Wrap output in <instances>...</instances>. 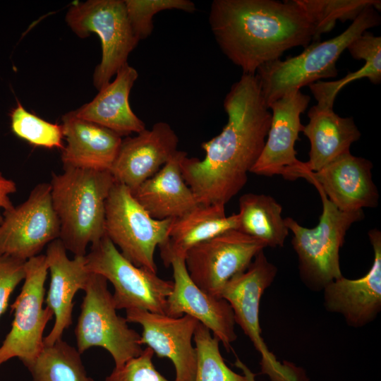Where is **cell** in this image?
I'll use <instances>...</instances> for the list:
<instances>
[{
    "instance_id": "1",
    "label": "cell",
    "mask_w": 381,
    "mask_h": 381,
    "mask_svg": "<svg viewBox=\"0 0 381 381\" xmlns=\"http://www.w3.org/2000/svg\"><path fill=\"white\" fill-rule=\"evenodd\" d=\"M228 116L222 132L203 142L202 159L187 156L181 164L183 178L200 205H224L248 181L260 157L271 123L255 74H244L224 99Z\"/></svg>"
},
{
    "instance_id": "2",
    "label": "cell",
    "mask_w": 381,
    "mask_h": 381,
    "mask_svg": "<svg viewBox=\"0 0 381 381\" xmlns=\"http://www.w3.org/2000/svg\"><path fill=\"white\" fill-rule=\"evenodd\" d=\"M208 19L219 49L244 74H255L290 49L306 48L315 35L296 0H214Z\"/></svg>"
},
{
    "instance_id": "3",
    "label": "cell",
    "mask_w": 381,
    "mask_h": 381,
    "mask_svg": "<svg viewBox=\"0 0 381 381\" xmlns=\"http://www.w3.org/2000/svg\"><path fill=\"white\" fill-rule=\"evenodd\" d=\"M109 171L64 167L52 173L51 197L60 225L59 238L74 256L105 236V204L115 183Z\"/></svg>"
},
{
    "instance_id": "4",
    "label": "cell",
    "mask_w": 381,
    "mask_h": 381,
    "mask_svg": "<svg viewBox=\"0 0 381 381\" xmlns=\"http://www.w3.org/2000/svg\"><path fill=\"white\" fill-rule=\"evenodd\" d=\"M380 23L378 11L374 7L366 8L335 37L312 42L298 55L260 66L255 75L267 108L287 92L336 77V64L343 52L364 32L379 26Z\"/></svg>"
},
{
    "instance_id": "5",
    "label": "cell",
    "mask_w": 381,
    "mask_h": 381,
    "mask_svg": "<svg viewBox=\"0 0 381 381\" xmlns=\"http://www.w3.org/2000/svg\"><path fill=\"white\" fill-rule=\"evenodd\" d=\"M321 198L322 211L314 228L300 225L291 217L284 219L292 232L291 243L298 259L299 272L305 284L314 290L323 289L342 277L339 250L351 225L364 218L363 210L343 212L316 188Z\"/></svg>"
},
{
    "instance_id": "6",
    "label": "cell",
    "mask_w": 381,
    "mask_h": 381,
    "mask_svg": "<svg viewBox=\"0 0 381 381\" xmlns=\"http://www.w3.org/2000/svg\"><path fill=\"white\" fill-rule=\"evenodd\" d=\"M75 327L77 350L82 354L92 347H102L112 356L115 367L139 356L143 349L140 334L119 316L107 286L100 274L90 272Z\"/></svg>"
},
{
    "instance_id": "7",
    "label": "cell",
    "mask_w": 381,
    "mask_h": 381,
    "mask_svg": "<svg viewBox=\"0 0 381 381\" xmlns=\"http://www.w3.org/2000/svg\"><path fill=\"white\" fill-rule=\"evenodd\" d=\"M65 20L80 38L97 34L102 44V59L93 73L99 90L126 64L139 40L131 27L123 0H88L69 8Z\"/></svg>"
},
{
    "instance_id": "8",
    "label": "cell",
    "mask_w": 381,
    "mask_h": 381,
    "mask_svg": "<svg viewBox=\"0 0 381 381\" xmlns=\"http://www.w3.org/2000/svg\"><path fill=\"white\" fill-rule=\"evenodd\" d=\"M173 219L152 218L125 185L115 181L105 204V235L137 267L157 272L154 255L168 236Z\"/></svg>"
},
{
    "instance_id": "9",
    "label": "cell",
    "mask_w": 381,
    "mask_h": 381,
    "mask_svg": "<svg viewBox=\"0 0 381 381\" xmlns=\"http://www.w3.org/2000/svg\"><path fill=\"white\" fill-rule=\"evenodd\" d=\"M85 260L90 272L102 275L113 285L112 296L117 310L138 308L166 314L173 281L163 279L157 273L133 265L106 235L90 245Z\"/></svg>"
},
{
    "instance_id": "10",
    "label": "cell",
    "mask_w": 381,
    "mask_h": 381,
    "mask_svg": "<svg viewBox=\"0 0 381 381\" xmlns=\"http://www.w3.org/2000/svg\"><path fill=\"white\" fill-rule=\"evenodd\" d=\"M277 272V267L267 260L262 250L245 272L234 277L226 284L221 297L230 304L235 322L260 353L262 372L268 375L272 381H303V373L300 369L289 363L283 365L279 363L268 350L261 337L260 302Z\"/></svg>"
},
{
    "instance_id": "11",
    "label": "cell",
    "mask_w": 381,
    "mask_h": 381,
    "mask_svg": "<svg viewBox=\"0 0 381 381\" xmlns=\"http://www.w3.org/2000/svg\"><path fill=\"white\" fill-rule=\"evenodd\" d=\"M25 272L20 293L11 306V327L0 346V366L13 358L26 368L32 363L43 350V333L54 316L49 308H43L48 273L45 255L26 260Z\"/></svg>"
},
{
    "instance_id": "12",
    "label": "cell",
    "mask_w": 381,
    "mask_h": 381,
    "mask_svg": "<svg viewBox=\"0 0 381 381\" xmlns=\"http://www.w3.org/2000/svg\"><path fill=\"white\" fill-rule=\"evenodd\" d=\"M266 247L261 241L232 229L191 248L185 263L189 277L200 289L222 298L226 284L245 272Z\"/></svg>"
},
{
    "instance_id": "13",
    "label": "cell",
    "mask_w": 381,
    "mask_h": 381,
    "mask_svg": "<svg viewBox=\"0 0 381 381\" xmlns=\"http://www.w3.org/2000/svg\"><path fill=\"white\" fill-rule=\"evenodd\" d=\"M60 225L54 210L50 183H41L20 205L3 212L0 223V255L21 260L40 255L59 238Z\"/></svg>"
},
{
    "instance_id": "14",
    "label": "cell",
    "mask_w": 381,
    "mask_h": 381,
    "mask_svg": "<svg viewBox=\"0 0 381 381\" xmlns=\"http://www.w3.org/2000/svg\"><path fill=\"white\" fill-rule=\"evenodd\" d=\"M310 101L308 95L301 90H293L269 106L271 123L262 152L250 173L266 176L280 175L291 181L301 178L305 164L296 157L295 144L303 128L301 115Z\"/></svg>"
},
{
    "instance_id": "15",
    "label": "cell",
    "mask_w": 381,
    "mask_h": 381,
    "mask_svg": "<svg viewBox=\"0 0 381 381\" xmlns=\"http://www.w3.org/2000/svg\"><path fill=\"white\" fill-rule=\"evenodd\" d=\"M128 322L142 326L140 343L159 358H167L175 368V381H195L197 354L193 346L198 321L188 315L172 317L133 308L126 310Z\"/></svg>"
},
{
    "instance_id": "16",
    "label": "cell",
    "mask_w": 381,
    "mask_h": 381,
    "mask_svg": "<svg viewBox=\"0 0 381 381\" xmlns=\"http://www.w3.org/2000/svg\"><path fill=\"white\" fill-rule=\"evenodd\" d=\"M179 139L164 121L122 139L110 172L118 183L134 191L154 176L179 150Z\"/></svg>"
},
{
    "instance_id": "17",
    "label": "cell",
    "mask_w": 381,
    "mask_h": 381,
    "mask_svg": "<svg viewBox=\"0 0 381 381\" xmlns=\"http://www.w3.org/2000/svg\"><path fill=\"white\" fill-rule=\"evenodd\" d=\"M373 167L370 160L348 152L317 171L305 174L303 179L321 189L339 210H363L376 207L379 202Z\"/></svg>"
},
{
    "instance_id": "18",
    "label": "cell",
    "mask_w": 381,
    "mask_h": 381,
    "mask_svg": "<svg viewBox=\"0 0 381 381\" xmlns=\"http://www.w3.org/2000/svg\"><path fill=\"white\" fill-rule=\"evenodd\" d=\"M170 266L173 270V289L167 298L166 315H188L195 318L229 350L237 338L230 304L224 298L200 289L189 277L184 258H174Z\"/></svg>"
},
{
    "instance_id": "19",
    "label": "cell",
    "mask_w": 381,
    "mask_h": 381,
    "mask_svg": "<svg viewBox=\"0 0 381 381\" xmlns=\"http://www.w3.org/2000/svg\"><path fill=\"white\" fill-rule=\"evenodd\" d=\"M368 237L374 260L368 273L356 279L342 276L323 289L327 310L341 314L354 327L368 324L381 310V232L372 229Z\"/></svg>"
},
{
    "instance_id": "20",
    "label": "cell",
    "mask_w": 381,
    "mask_h": 381,
    "mask_svg": "<svg viewBox=\"0 0 381 381\" xmlns=\"http://www.w3.org/2000/svg\"><path fill=\"white\" fill-rule=\"evenodd\" d=\"M46 260L50 272V284L46 298L47 307L53 313L54 323L44 337V345L50 346L62 339L64 331L72 324L73 298L85 289L90 274L85 256L70 259L59 238L47 246Z\"/></svg>"
},
{
    "instance_id": "21",
    "label": "cell",
    "mask_w": 381,
    "mask_h": 381,
    "mask_svg": "<svg viewBox=\"0 0 381 381\" xmlns=\"http://www.w3.org/2000/svg\"><path fill=\"white\" fill-rule=\"evenodd\" d=\"M61 150L64 167L109 171L116 159L122 136L95 123L82 119L73 111L62 116Z\"/></svg>"
},
{
    "instance_id": "22",
    "label": "cell",
    "mask_w": 381,
    "mask_h": 381,
    "mask_svg": "<svg viewBox=\"0 0 381 381\" xmlns=\"http://www.w3.org/2000/svg\"><path fill=\"white\" fill-rule=\"evenodd\" d=\"M186 156V152L178 150L154 176L131 192L152 218H176L199 205L182 176L181 164Z\"/></svg>"
},
{
    "instance_id": "23",
    "label": "cell",
    "mask_w": 381,
    "mask_h": 381,
    "mask_svg": "<svg viewBox=\"0 0 381 381\" xmlns=\"http://www.w3.org/2000/svg\"><path fill=\"white\" fill-rule=\"evenodd\" d=\"M138 77L137 71L126 64L112 82L100 89L92 101L73 110V113L78 118L107 128L122 137L139 133L145 129V125L133 111L129 103L130 92Z\"/></svg>"
},
{
    "instance_id": "24",
    "label": "cell",
    "mask_w": 381,
    "mask_h": 381,
    "mask_svg": "<svg viewBox=\"0 0 381 381\" xmlns=\"http://www.w3.org/2000/svg\"><path fill=\"white\" fill-rule=\"evenodd\" d=\"M308 117L309 121L303 126L302 133L310 142L309 159L304 162L305 171L301 178L350 152L351 145L361 136L353 117H341L333 108L313 105Z\"/></svg>"
},
{
    "instance_id": "25",
    "label": "cell",
    "mask_w": 381,
    "mask_h": 381,
    "mask_svg": "<svg viewBox=\"0 0 381 381\" xmlns=\"http://www.w3.org/2000/svg\"><path fill=\"white\" fill-rule=\"evenodd\" d=\"M238 228V216L225 214L222 205H200L174 218L166 241L159 248L165 267L175 258L185 259L193 246L224 232Z\"/></svg>"
},
{
    "instance_id": "26",
    "label": "cell",
    "mask_w": 381,
    "mask_h": 381,
    "mask_svg": "<svg viewBox=\"0 0 381 381\" xmlns=\"http://www.w3.org/2000/svg\"><path fill=\"white\" fill-rule=\"evenodd\" d=\"M282 205L272 196L246 193L239 198L237 230L263 242L267 247H283L289 234Z\"/></svg>"
},
{
    "instance_id": "27",
    "label": "cell",
    "mask_w": 381,
    "mask_h": 381,
    "mask_svg": "<svg viewBox=\"0 0 381 381\" xmlns=\"http://www.w3.org/2000/svg\"><path fill=\"white\" fill-rule=\"evenodd\" d=\"M356 60L363 59L365 64L354 72L334 81H317L308 85L310 92L321 107L333 108L335 98L349 83L362 78L377 85L381 82V37L365 31L354 40L346 49Z\"/></svg>"
},
{
    "instance_id": "28",
    "label": "cell",
    "mask_w": 381,
    "mask_h": 381,
    "mask_svg": "<svg viewBox=\"0 0 381 381\" xmlns=\"http://www.w3.org/2000/svg\"><path fill=\"white\" fill-rule=\"evenodd\" d=\"M32 381H95L87 373L81 354L62 339L44 346L27 367Z\"/></svg>"
},
{
    "instance_id": "29",
    "label": "cell",
    "mask_w": 381,
    "mask_h": 381,
    "mask_svg": "<svg viewBox=\"0 0 381 381\" xmlns=\"http://www.w3.org/2000/svg\"><path fill=\"white\" fill-rule=\"evenodd\" d=\"M310 20L315 31L312 42L331 31L337 22H353L366 8L380 11V0H296Z\"/></svg>"
},
{
    "instance_id": "30",
    "label": "cell",
    "mask_w": 381,
    "mask_h": 381,
    "mask_svg": "<svg viewBox=\"0 0 381 381\" xmlns=\"http://www.w3.org/2000/svg\"><path fill=\"white\" fill-rule=\"evenodd\" d=\"M193 340L197 354L195 381H247L244 375L232 371L219 351V341L209 329L198 322Z\"/></svg>"
},
{
    "instance_id": "31",
    "label": "cell",
    "mask_w": 381,
    "mask_h": 381,
    "mask_svg": "<svg viewBox=\"0 0 381 381\" xmlns=\"http://www.w3.org/2000/svg\"><path fill=\"white\" fill-rule=\"evenodd\" d=\"M10 118L11 131L18 138L35 146L64 148L61 125L50 123L28 111L18 101L11 110Z\"/></svg>"
},
{
    "instance_id": "32",
    "label": "cell",
    "mask_w": 381,
    "mask_h": 381,
    "mask_svg": "<svg viewBox=\"0 0 381 381\" xmlns=\"http://www.w3.org/2000/svg\"><path fill=\"white\" fill-rule=\"evenodd\" d=\"M127 16L135 36L140 41L153 31V17L165 10L195 11V4L190 0H123Z\"/></svg>"
},
{
    "instance_id": "33",
    "label": "cell",
    "mask_w": 381,
    "mask_h": 381,
    "mask_svg": "<svg viewBox=\"0 0 381 381\" xmlns=\"http://www.w3.org/2000/svg\"><path fill=\"white\" fill-rule=\"evenodd\" d=\"M153 356V351L146 347L139 356L115 367L104 381H169L155 368Z\"/></svg>"
},
{
    "instance_id": "34",
    "label": "cell",
    "mask_w": 381,
    "mask_h": 381,
    "mask_svg": "<svg viewBox=\"0 0 381 381\" xmlns=\"http://www.w3.org/2000/svg\"><path fill=\"white\" fill-rule=\"evenodd\" d=\"M25 261L8 255H0V318L7 309L10 296L24 280Z\"/></svg>"
},
{
    "instance_id": "35",
    "label": "cell",
    "mask_w": 381,
    "mask_h": 381,
    "mask_svg": "<svg viewBox=\"0 0 381 381\" xmlns=\"http://www.w3.org/2000/svg\"><path fill=\"white\" fill-rule=\"evenodd\" d=\"M17 190L16 183L0 172V223L3 220L1 211L5 212L13 207L10 199V195Z\"/></svg>"
},
{
    "instance_id": "36",
    "label": "cell",
    "mask_w": 381,
    "mask_h": 381,
    "mask_svg": "<svg viewBox=\"0 0 381 381\" xmlns=\"http://www.w3.org/2000/svg\"><path fill=\"white\" fill-rule=\"evenodd\" d=\"M235 365L243 371L247 381H255V374L238 358L235 361Z\"/></svg>"
}]
</instances>
